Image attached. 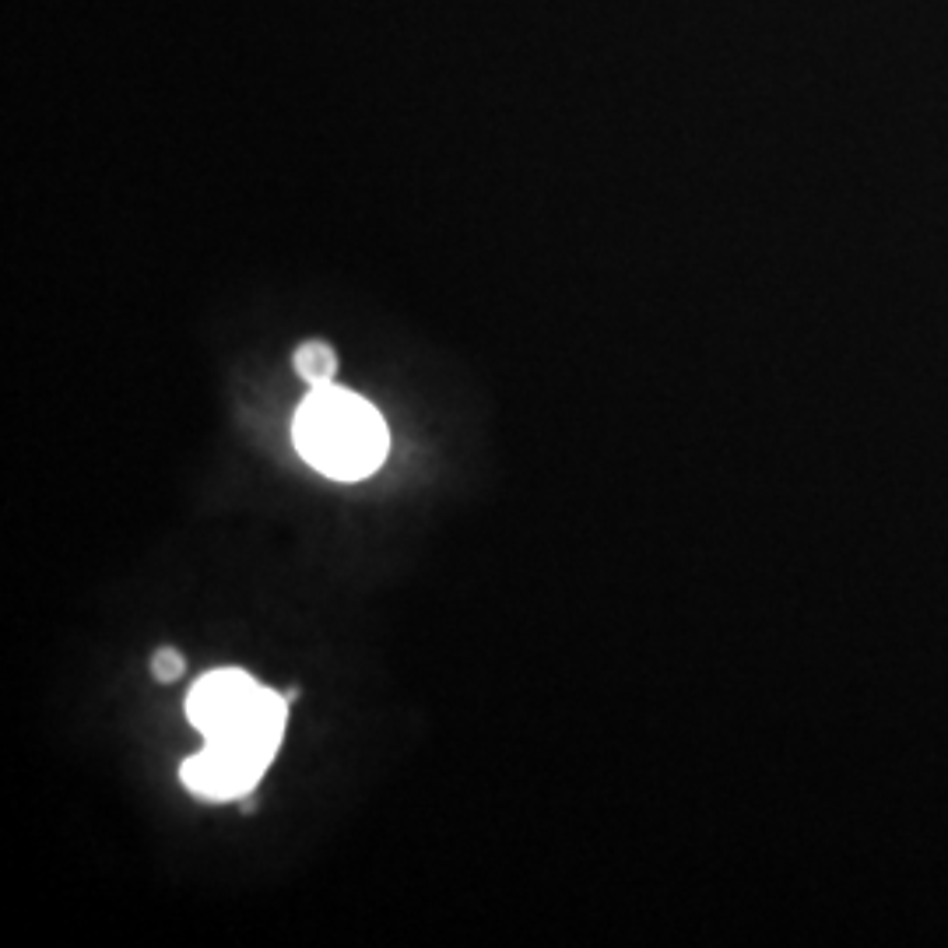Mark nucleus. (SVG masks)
Segmentation results:
<instances>
[{
	"mask_svg": "<svg viewBox=\"0 0 948 948\" xmlns=\"http://www.w3.org/2000/svg\"><path fill=\"white\" fill-rule=\"evenodd\" d=\"M292 366L309 387H324V383H334V373H338V355L327 341H302L292 355Z\"/></svg>",
	"mask_w": 948,
	"mask_h": 948,
	"instance_id": "nucleus-3",
	"label": "nucleus"
},
{
	"mask_svg": "<svg viewBox=\"0 0 948 948\" xmlns=\"http://www.w3.org/2000/svg\"><path fill=\"white\" fill-rule=\"evenodd\" d=\"M257 685L260 682L250 675V671H239V668H222V671L204 675L187 696L190 724H194L201 734H208L211 727L222 724V720L229 717V713L236 710V706L243 703Z\"/></svg>",
	"mask_w": 948,
	"mask_h": 948,
	"instance_id": "nucleus-2",
	"label": "nucleus"
},
{
	"mask_svg": "<svg viewBox=\"0 0 948 948\" xmlns=\"http://www.w3.org/2000/svg\"><path fill=\"white\" fill-rule=\"evenodd\" d=\"M187 671V661H183L180 650L173 647H162L151 654V675L158 678V682H176V678Z\"/></svg>",
	"mask_w": 948,
	"mask_h": 948,
	"instance_id": "nucleus-4",
	"label": "nucleus"
},
{
	"mask_svg": "<svg viewBox=\"0 0 948 948\" xmlns=\"http://www.w3.org/2000/svg\"><path fill=\"white\" fill-rule=\"evenodd\" d=\"M295 450L309 467L338 482H359L387 460L390 432L383 415L345 387H313L292 418Z\"/></svg>",
	"mask_w": 948,
	"mask_h": 948,
	"instance_id": "nucleus-1",
	"label": "nucleus"
}]
</instances>
